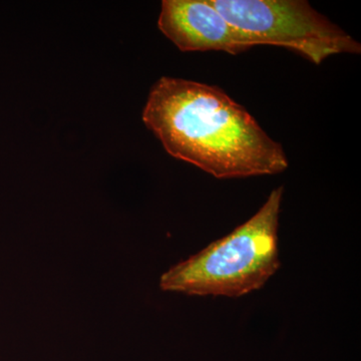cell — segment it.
I'll return each instance as SVG.
<instances>
[{
    "label": "cell",
    "instance_id": "3",
    "mask_svg": "<svg viewBox=\"0 0 361 361\" xmlns=\"http://www.w3.org/2000/svg\"><path fill=\"white\" fill-rule=\"evenodd\" d=\"M221 16L260 45L290 49L320 65L329 56L360 54L361 45L303 0H210Z\"/></svg>",
    "mask_w": 361,
    "mask_h": 361
},
{
    "label": "cell",
    "instance_id": "2",
    "mask_svg": "<svg viewBox=\"0 0 361 361\" xmlns=\"http://www.w3.org/2000/svg\"><path fill=\"white\" fill-rule=\"evenodd\" d=\"M283 192L282 186L273 190L250 219L164 273L161 290L238 298L263 288L280 268L278 228Z\"/></svg>",
    "mask_w": 361,
    "mask_h": 361
},
{
    "label": "cell",
    "instance_id": "1",
    "mask_svg": "<svg viewBox=\"0 0 361 361\" xmlns=\"http://www.w3.org/2000/svg\"><path fill=\"white\" fill-rule=\"evenodd\" d=\"M142 121L171 156L217 179L279 174L288 168L281 145L215 85L161 78L149 92Z\"/></svg>",
    "mask_w": 361,
    "mask_h": 361
},
{
    "label": "cell",
    "instance_id": "4",
    "mask_svg": "<svg viewBox=\"0 0 361 361\" xmlns=\"http://www.w3.org/2000/svg\"><path fill=\"white\" fill-rule=\"evenodd\" d=\"M158 26L182 51L238 54L260 45L221 16L210 0H164Z\"/></svg>",
    "mask_w": 361,
    "mask_h": 361
}]
</instances>
